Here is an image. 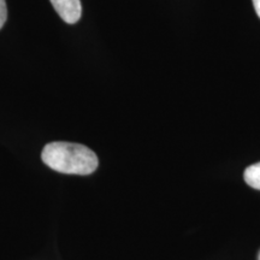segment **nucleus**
Instances as JSON below:
<instances>
[{"label":"nucleus","mask_w":260,"mask_h":260,"mask_svg":"<svg viewBox=\"0 0 260 260\" xmlns=\"http://www.w3.org/2000/svg\"><path fill=\"white\" fill-rule=\"evenodd\" d=\"M6 18H8V6L5 0H0V29L5 24Z\"/></svg>","instance_id":"nucleus-4"},{"label":"nucleus","mask_w":260,"mask_h":260,"mask_svg":"<svg viewBox=\"0 0 260 260\" xmlns=\"http://www.w3.org/2000/svg\"><path fill=\"white\" fill-rule=\"evenodd\" d=\"M51 3L64 22L69 24L79 22L82 15V6L80 0H51Z\"/></svg>","instance_id":"nucleus-2"},{"label":"nucleus","mask_w":260,"mask_h":260,"mask_svg":"<svg viewBox=\"0 0 260 260\" xmlns=\"http://www.w3.org/2000/svg\"><path fill=\"white\" fill-rule=\"evenodd\" d=\"M41 159L52 170L68 175L93 174L99 160L92 149L73 142H51L42 149Z\"/></svg>","instance_id":"nucleus-1"},{"label":"nucleus","mask_w":260,"mask_h":260,"mask_svg":"<svg viewBox=\"0 0 260 260\" xmlns=\"http://www.w3.org/2000/svg\"><path fill=\"white\" fill-rule=\"evenodd\" d=\"M253 5H254L256 15H258V17L260 18V0H253Z\"/></svg>","instance_id":"nucleus-5"},{"label":"nucleus","mask_w":260,"mask_h":260,"mask_svg":"<svg viewBox=\"0 0 260 260\" xmlns=\"http://www.w3.org/2000/svg\"><path fill=\"white\" fill-rule=\"evenodd\" d=\"M243 177H245L246 183L249 187L260 190V162H256V164L247 168Z\"/></svg>","instance_id":"nucleus-3"}]
</instances>
